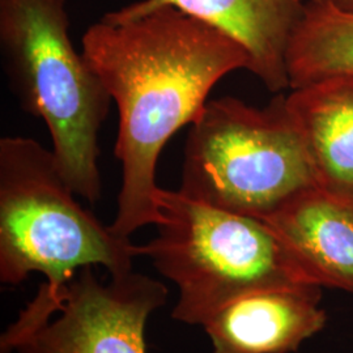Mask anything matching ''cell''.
<instances>
[{"label": "cell", "mask_w": 353, "mask_h": 353, "mask_svg": "<svg viewBox=\"0 0 353 353\" xmlns=\"http://www.w3.org/2000/svg\"><path fill=\"white\" fill-rule=\"evenodd\" d=\"M313 188L314 168L284 96L265 108L211 100L191 125L179 188L191 199L263 220Z\"/></svg>", "instance_id": "5b68a950"}, {"label": "cell", "mask_w": 353, "mask_h": 353, "mask_svg": "<svg viewBox=\"0 0 353 353\" xmlns=\"http://www.w3.org/2000/svg\"><path fill=\"white\" fill-rule=\"evenodd\" d=\"M262 221L307 283L353 293V204L313 188Z\"/></svg>", "instance_id": "9c48e42d"}, {"label": "cell", "mask_w": 353, "mask_h": 353, "mask_svg": "<svg viewBox=\"0 0 353 353\" xmlns=\"http://www.w3.org/2000/svg\"><path fill=\"white\" fill-rule=\"evenodd\" d=\"M316 173L318 189L353 204V76H331L284 96Z\"/></svg>", "instance_id": "30bf717a"}, {"label": "cell", "mask_w": 353, "mask_h": 353, "mask_svg": "<svg viewBox=\"0 0 353 353\" xmlns=\"http://www.w3.org/2000/svg\"><path fill=\"white\" fill-rule=\"evenodd\" d=\"M161 220L144 256L178 288L172 316L203 326L228 303L255 290L312 285L262 220L159 190Z\"/></svg>", "instance_id": "277c9868"}, {"label": "cell", "mask_w": 353, "mask_h": 353, "mask_svg": "<svg viewBox=\"0 0 353 353\" xmlns=\"http://www.w3.org/2000/svg\"><path fill=\"white\" fill-rule=\"evenodd\" d=\"M0 51L13 93L48 127L76 195H102L99 138L112 99L70 36L65 0H0Z\"/></svg>", "instance_id": "7a4b0ae2"}, {"label": "cell", "mask_w": 353, "mask_h": 353, "mask_svg": "<svg viewBox=\"0 0 353 353\" xmlns=\"http://www.w3.org/2000/svg\"><path fill=\"white\" fill-rule=\"evenodd\" d=\"M168 294L134 270L105 281L84 267L61 290L39 288L3 334L1 353H147L148 318Z\"/></svg>", "instance_id": "8992f818"}, {"label": "cell", "mask_w": 353, "mask_h": 353, "mask_svg": "<svg viewBox=\"0 0 353 353\" xmlns=\"http://www.w3.org/2000/svg\"><path fill=\"white\" fill-rule=\"evenodd\" d=\"M316 285L255 290L224 305L203 327L212 353H292L321 332L326 312Z\"/></svg>", "instance_id": "52a82bcc"}, {"label": "cell", "mask_w": 353, "mask_h": 353, "mask_svg": "<svg viewBox=\"0 0 353 353\" xmlns=\"http://www.w3.org/2000/svg\"><path fill=\"white\" fill-rule=\"evenodd\" d=\"M164 6L188 13L237 41L249 55V71L270 92L290 89L285 54L303 13L300 0H139L106 16L123 20Z\"/></svg>", "instance_id": "ba28073f"}, {"label": "cell", "mask_w": 353, "mask_h": 353, "mask_svg": "<svg viewBox=\"0 0 353 353\" xmlns=\"http://www.w3.org/2000/svg\"><path fill=\"white\" fill-rule=\"evenodd\" d=\"M290 89L353 76V12L328 0L303 3L285 54Z\"/></svg>", "instance_id": "8fae6325"}, {"label": "cell", "mask_w": 353, "mask_h": 353, "mask_svg": "<svg viewBox=\"0 0 353 353\" xmlns=\"http://www.w3.org/2000/svg\"><path fill=\"white\" fill-rule=\"evenodd\" d=\"M301 3H307V1H316V0H300ZM331 3H334L335 6L341 7L343 10H347V11H351L353 12V0H328Z\"/></svg>", "instance_id": "7c38bea8"}, {"label": "cell", "mask_w": 353, "mask_h": 353, "mask_svg": "<svg viewBox=\"0 0 353 353\" xmlns=\"http://www.w3.org/2000/svg\"><path fill=\"white\" fill-rule=\"evenodd\" d=\"M81 46L118 109L122 182L110 227L130 239L161 220L156 170L168 141L196 121L224 76L249 71L250 59L237 41L170 6L123 20L105 14Z\"/></svg>", "instance_id": "6da1fadb"}, {"label": "cell", "mask_w": 353, "mask_h": 353, "mask_svg": "<svg viewBox=\"0 0 353 353\" xmlns=\"http://www.w3.org/2000/svg\"><path fill=\"white\" fill-rule=\"evenodd\" d=\"M52 153L24 137L0 139V281L19 285L33 272L61 290L84 267L110 275L134 270L141 245L114 232L75 199Z\"/></svg>", "instance_id": "3957f363"}]
</instances>
